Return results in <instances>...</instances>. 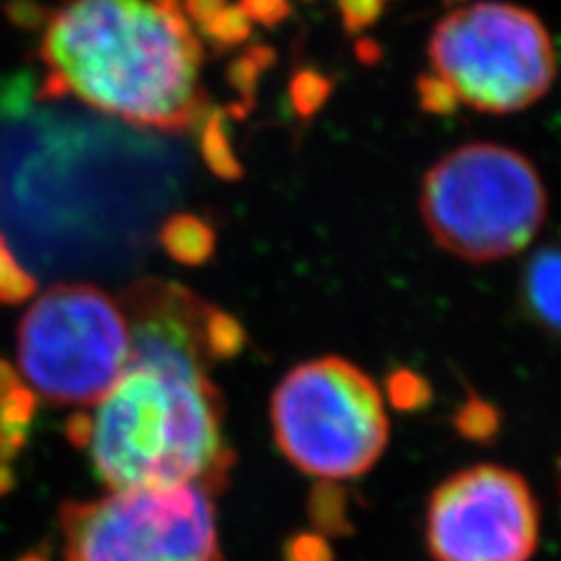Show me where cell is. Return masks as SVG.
I'll return each mask as SVG.
<instances>
[{"mask_svg": "<svg viewBox=\"0 0 561 561\" xmlns=\"http://www.w3.org/2000/svg\"><path fill=\"white\" fill-rule=\"evenodd\" d=\"M45 99L76 96L136 127L185 131L206 119L204 61L183 8L146 0H66L41 41Z\"/></svg>", "mask_w": 561, "mask_h": 561, "instance_id": "obj_1", "label": "cell"}, {"mask_svg": "<svg viewBox=\"0 0 561 561\" xmlns=\"http://www.w3.org/2000/svg\"><path fill=\"white\" fill-rule=\"evenodd\" d=\"M87 447L113 491L197 484L216 494L234 468L206 365L171 351L131 348L125 375L90 416Z\"/></svg>", "mask_w": 561, "mask_h": 561, "instance_id": "obj_2", "label": "cell"}, {"mask_svg": "<svg viewBox=\"0 0 561 561\" xmlns=\"http://www.w3.org/2000/svg\"><path fill=\"white\" fill-rule=\"evenodd\" d=\"M419 204L435 243L468 262L519 253L548 214L536 167L517 150L496 144L447 152L426 171Z\"/></svg>", "mask_w": 561, "mask_h": 561, "instance_id": "obj_3", "label": "cell"}, {"mask_svg": "<svg viewBox=\"0 0 561 561\" xmlns=\"http://www.w3.org/2000/svg\"><path fill=\"white\" fill-rule=\"evenodd\" d=\"M272 426L286 459L321 480L360 478L389 443L377 383L335 356L302 363L286 375L272 398Z\"/></svg>", "mask_w": 561, "mask_h": 561, "instance_id": "obj_4", "label": "cell"}, {"mask_svg": "<svg viewBox=\"0 0 561 561\" xmlns=\"http://www.w3.org/2000/svg\"><path fill=\"white\" fill-rule=\"evenodd\" d=\"M428 57L461 103L491 115L529 108L557 78L548 28L511 3H476L447 14L431 33Z\"/></svg>", "mask_w": 561, "mask_h": 561, "instance_id": "obj_5", "label": "cell"}, {"mask_svg": "<svg viewBox=\"0 0 561 561\" xmlns=\"http://www.w3.org/2000/svg\"><path fill=\"white\" fill-rule=\"evenodd\" d=\"M16 351L33 391L59 405H96L127 370L129 323L103 290L59 284L26 311Z\"/></svg>", "mask_w": 561, "mask_h": 561, "instance_id": "obj_6", "label": "cell"}, {"mask_svg": "<svg viewBox=\"0 0 561 561\" xmlns=\"http://www.w3.org/2000/svg\"><path fill=\"white\" fill-rule=\"evenodd\" d=\"M59 517L64 561H225L214 494L197 484L119 489Z\"/></svg>", "mask_w": 561, "mask_h": 561, "instance_id": "obj_7", "label": "cell"}, {"mask_svg": "<svg viewBox=\"0 0 561 561\" xmlns=\"http://www.w3.org/2000/svg\"><path fill=\"white\" fill-rule=\"evenodd\" d=\"M540 511L519 472L472 466L433 491L426 546L433 561H529L538 548Z\"/></svg>", "mask_w": 561, "mask_h": 561, "instance_id": "obj_8", "label": "cell"}, {"mask_svg": "<svg viewBox=\"0 0 561 561\" xmlns=\"http://www.w3.org/2000/svg\"><path fill=\"white\" fill-rule=\"evenodd\" d=\"M519 300L526 319L561 340V234L538 245L526 260Z\"/></svg>", "mask_w": 561, "mask_h": 561, "instance_id": "obj_9", "label": "cell"}, {"mask_svg": "<svg viewBox=\"0 0 561 561\" xmlns=\"http://www.w3.org/2000/svg\"><path fill=\"white\" fill-rule=\"evenodd\" d=\"M162 243L173 260L183 262V265H199L214 253L216 234L202 218L179 214L162 227Z\"/></svg>", "mask_w": 561, "mask_h": 561, "instance_id": "obj_10", "label": "cell"}, {"mask_svg": "<svg viewBox=\"0 0 561 561\" xmlns=\"http://www.w3.org/2000/svg\"><path fill=\"white\" fill-rule=\"evenodd\" d=\"M202 154L206 167L220 179L234 181L241 179V162L230 144V134H227V113L225 111H210V115L202 122Z\"/></svg>", "mask_w": 561, "mask_h": 561, "instance_id": "obj_11", "label": "cell"}, {"mask_svg": "<svg viewBox=\"0 0 561 561\" xmlns=\"http://www.w3.org/2000/svg\"><path fill=\"white\" fill-rule=\"evenodd\" d=\"M332 90H335V82H332V78H328L325 73H321V70L316 68L295 70V76L290 78V84H288L293 111L302 119L313 117L328 103Z\"/></svg>", "mask_w": 561, "mask_h": 561, "instance_id": "obj_12", "label": "cell"}, {"mask_svg": "<svg viewBox=\"0 0 561 561\" xmlns=\"http://www.w3.org/2000/svg\"><path fill=\"white\" fill-rule=\"evenodd\" d=\"M202 33L216 47H234L251 38L253 22L239 5H225L214 20L202 26Z\"/></svg>", "mask_w": 561, "mask_h": 561, "instance_id": "obj_13", "label": "cell"}, {"mask_svg": "<svg viewBox=\"0 0 561 561\" xmlns=\"http://www.w3.org/2000/svg\"><path fill=\"white\" fill-rule=\"evenodd\" d=\"M35 278L20 265L5 239L0 237V302L16 305L35 293Z\"/></svg>", "mask_w": 561, "mask_h": 561, "instance_id": "obj_14", "label": "cell"}, {"mask_svg": "<svg viewBox=\"0 0 561 561\" xmlns=\"http://www.w3.org/2000/svg\"><path fill=\"white\" fill-rule=\"evenodd\" d=\"M416 99L421 111L440 117L454 115L461 105L454 87L437 73H421L416 78Z\"/></svg>", "mask_w": 561, "mask_h": 561, "instance_id": "obj_15", "label": "cell"}, {"mask_svg": "<svg viewBox=\"0 0 561 561\" xmlns=\"http://www.w3.org/2000/svg\"><path fill=\"white\" fill-rule=\"evenodd\" d=\"M262 73H265V70H262L249 55H245V51L237 59H232L230 66H227V84H230L232 90L239 94L241 105L245 111H251V105L255 101Z\"/></svg>", "mask_w": 561, "mask_h": 561, "instance_id": "obj_16", "label": "cell"}, {"mask_svg": "<svg viewBox=\"0 0 561 561\" xmlns=\"http://www.w3.org/2000/svg\"><path fill=\"white\" fill-rule=\"evenodd\" d=\"M386 3L389 0H337L344 31L358 35L360 31L375 26L383 14Z\"/></svg>", "mask_w": 561, "mask_h": 561, "instance_id": "obj_17", "label": "cell"}, {"mask_svg": "<svg viewBox=\"0 0 561 561\" xmlns=\"http://www.w3.org/2000/svg\"><path fill=\"white\" fill-rule=\"evenodd\" d=\"M239 8L253 24H262L267 28L284 24L293 14L290 0H239Z\"/></svg>", "mask_w": 561, "mask_h": 561, "instance_id": "obj_18", "label": "cell"}, {"mask_svg": "<svg viewBox=\"0 0 561 561\" xmlns=\"http://www.w3.org/2000/svg\"><path fill=\"white\" fill-rule=\"evenodd\" d=\"M5 16L16 28L38 31V28H45L49 10H45L38 0H8Z\"/></svg>", "mask_w": 561, "mask_h": 561, "instance_id": "obj_19", "label": "cell"}, {"mask_svg": "<svg viewBox=\"0 0 561 561\" xmlns=\"http://www.w3.org/2000/svg\"><path fill=\"white\" fill-rule=\"evenodd\" d=\"M227 5V0H185L183 12L187 22H195L199 28L208 24Z\"/></svg>", "mask_w": 561, "mask_h": 561, "instance_id": "obj_20", "label": "cell"}, {"mask_svg": "<svg viewBox=\"0 0 561 561\" xmlns=\"http://www.w3.org/2000/svg\"><path fill=\"white\" fill-rule=\"evenodd\" d=\"M354 51H356V59L365 66H375L381 61L383 51H381V45L373 38H358L354 43Z\"/></svg>", "mask_w": 561, "mask_h": 561, "instance_id": "obj_21", "label": "cell"}, {"mask_svg": "<svg viewBox=\"0 0 561 561\" xmlns=\"http://www.w3.org/2000/svg\"><path fill=\"white\" fill-rule=\"evenodd\" d=\"M245 55H249L262 70H267L276 64V49L270 45H251L245 49Z\"/></svg>", "mask_w": 561, "mask_h": 561, "instance_id": "obj_22", "label": "cell"}, {"mask_svg": "<svg viewBox=\"0 0 561 561\" xmlns=\"http://www.w3.org/2000/svg\"><path fill=\"white\" fill-rule=\"evenodd\" d=\"M16 383H20V379H16V375L10 370V365L0 360V393L10 391Z\"/></svg>", "mask_w": 561, "mask_h": 561, "instance_id": "obj_23", "label": "cell"}, {"mask_svg": "<svg viewBox=\"0 0 561 561\" xmlns=\"http://www.w3.org/2000/svg\"><path fill=\"white\" fill-rule=\"evenodd\" d=\"M20 561H49V557H47V554H43V552H31V554L22 557Z\"/></svg>", "mask_w": 561, "mask_h": 561, "instance_id": "obj_24", "label": "cell"}, {"mask_svg": "<svg viewBox=\"0 0 561 561\" xmlns=\"http://www.w3.org/2000/svg\"><path fill=\"white\" fill-rule=\"evenodd\" d=\"M451 3H463V0H451Z\"/></svg>", "mask_w": 561, "mask_h": 561, "instance_id": "obj_25", "label": "cell"}, {"mask_svg": "<svg viewBox=\"0 0 561 561\" xmlns=\"http://www.w3.org/2000/svg\"><path fill=\"white\" fill-rule=\"evenodd\" d=\"M305 3H311V0H305Z\"/></svg>", "mask_w": 561, "mask_h": 561, "instance_id": "obj_26", "label": "cell"}]
</instances>
